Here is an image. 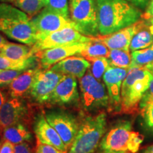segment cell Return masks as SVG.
Listing matches in <instances>:
<instances>
[{
    "mask_svg": "<svg viewBox=\"0 0 153 153\" xmlns=\"http://www.w3.org/2000/svg\"><path fill=\"white\" fill-rule=\"evenodd\" d=\"M80 99L77 79L75 76L63 75L50 97L48 104L54 106H70Z\"/></svg>",
    "mask_w": 153,
    "mask_h": 153,
    "instance_id": "13",
    "label": "cell"
},
{
    "mask_svg": "<svg viewBox=\"0 0 153 153\" xmlns=\"http://www.w3.org/2000/svg\"><path fill=\"white\" fill-rule=\"evenodd\" d=\"M142 118L143 129L151 135H153V103L149 104L140 110Z\"/></svg>",
    "mask_w": 153,
    "mask_h": 153,
    "instance_id": "29",
    "label": "cell"
},
{
    "mask_svg": "<svg viewBox=\"0 0 153 153\" xmlns=\"http://www.w3.org/2000/svg\"><path fill=\"white\" fill-rule=\"evenodd\" d=\"M6 99H6L4 94L3 93L2 91L0 90V109H1V106H2L4 103L5 102Z\"/></svg>",
    "mask_w": 153,
    "mask_h": 153,
    "instance_id": "40",
    "label": "cell"
},
{
    "mask_svg": "<svg viewBox=\"0 0 153 153\" xmlns=\"http://www.w3.org/2000/svg\"><path fill=\"white\" fill-rule=\"evenodd\" d=\"M0 55L14 60H24L34 56L31 46L8 42L0 51Z\"/></svg>",
    "mask_w": 153,
    "mask_h": 153,
    "instance_id": "21",
    "label": "cell"
},
{
    "mask_svg": "<svg viewBox=\"0 0 153 153\" xmlns=\"http://www.w3.org/2000/svg\"><path fill=\"white\" fill-rule=\"evenodd\" d=\"M45 8L70 17L68 0H43Z\"/></svg>",
    "mask_w": 153,
    "mask_h": 153,
    "instance_id": "30",
    "label": "cell"
},
{
    "mask_svg": "<svg viewBox=\"0 0 153 153\" xmlns=\"http://www.w3.org/2000/svg\"><path fill=\"white\" fill-rule=\"evenodd\" d=\"M99 153H101V152H99Z\"/></svg>",
    "mask_w": 153,
    "mask_h": 153,
    "instance_id": "44",
    "label": "cell"
},
{
    "mask_svg": "<svg viewBox=\"0 0 153 153\" xmlns=\"http://www.w3.org/2000/svg\"><path fill=\"white\" fill-rule=\"evenodd\" d=\"M90 67V62L85 57L72 55L56 63L50 69L63 75L73 76L80 79Z\"/></svg>",
    "mask_w": 153,
    "mask_h": 153,
    "instance_id": "18",
    "label": "cell"
},
{
    "mask_svg": "<svg viewBox=\"0 0 153 153\" xmlns=\"http://www.w3.org/2000/svg\"><path fill=\"white\" fill-rule=\"evenodd\" d=\"M33 131L37 137L38 143L51 145L61 151L68 152V147L54 128L48 122L44 112L39 113L36 116Z\"/></svg>",
    "mask_w": 153,
    "mask_h": 153,
    "instance_id": "15",
    "label": "cell"
},
{
    "mask_svg": "<svg viewBox=\"0 0 153 153\" xmlns=\"http://www.w3.org/2000/svg\"><path fill=\"white\" fill-rule=\"evenodd\" d=\"M110 49L99 40L97 37H93L87 43L85 48L82 51L80 55L87 60L97 57H107L109 56Z\"/></svg>",
    "mask_w": 153,
    "mask_h": 153,
    "instance_id": "22",
    "label": "cell"
},
{
    "mask_svg": "<svg viewBox=\"0 0 153 153\" xmlns=\"http://www.w3.org/2000/svg\"><path fill=\"white\" fill-rule=\"evenodd\" d=\"M145 24L141 28L132 38L130 44V50L133 51L146 48L153 44V33L150 27L147 28Z\"/></svg>",
    "mask_w": 153,
    "mask_h": 153,
    "instance_id": "23",
    "label": "cell"
},
{
    "mask_svg": "<svg viewBox=\"0 0 153 153\" xmlns=\"http://www.w3.org/2000/svg\"><path fill=\"white\" fill-rule=\"evenodd\" d=\"M27 112L26 103L21 98L11 97V98L6 99L0 109V131L22 122Z\"/></svg>",
    "mask_w": 153,
    "mask_h": 153,
    "instance_id": "16",
    "label": "cell"
},
{
    "mask_svg": "<svg viewBox=\"0 0 153 153\" xmlns=\"http://www.w3.org/2000/svg\"><path fill=\"white\" fill-rule=\"evenodd\" d=\"M69 9L74 28L86 36L100 35L97 0H70Z\"/></svg>",
    "mask_w": 153,
    "mask_h": 153,
    "instance_id": "6",
    "label": "cell"
},
{
    "mask_svg": "<svg viewBox=\"0 0 153 153\" xmlns=\"http://www.w3.org/2000/svg\"><path fill=\"white\" fill-rule=\"evenodd\" d=\"M37 57L36 55L24 60H14L8 57L0 55V70H27L28 69L36 67Z\"/></svg>",
    "mask_w": 153,
    "mask_h": 153,
    "instance_id": "24",
    "label": "cell"
},
{
    "mask_svg": "<svg viewBox=\"0 0 153 153\" xmlns=\"http://www.w3.org/2000/svg\"><path fill=\"white\" fill-rule=\"evenodd\" d=\"M145 23L146 22L143 21H138L131 26L118 30L115 33L105 36L99 35L97 38L110 50L120 49L129 51L132 38L141 28L146 24Z\"/></svg>",
    "mask_w": 153,
    "mask_h": 153,
    "instance_id": "17",
    "label": "cell"
},
{
    "mask_svg": "<svg viewBox=\"0 0 153 153\" xmlns=\"http://www.w3.org/2000/svg\"><path fill=\"white\" fill-rule=\"evenodd\" d=\"M92 38L93 37L84 36L74 28H65L38 40L31 46V51L33 54L36 55V53L44 50L72 43H86L90 41Z\"/></svg>",
    "mask_w": 153,
    "mask_h": 153,
    "instance_id": "10",
    "label": "cell"
},
{
    "mask_svg": "<svg viewBox=\"0 0 153 153\" xmlns=\"http://www.w3.org/2000/svg\"><path fill=\"white\" fill-rule=\"evenodd\" d=\"M40 69L41 68L28 69L15 78L9 85L11 97L21 98L28 93Z\"/></svg>",
    "mask_w": 153,
    "mask_h": 153,
    "instance_id": "19",
    "label": "cell"
},
{
    "mask_svg": "<svg viewBox=\"0 0 153 153\" xmlns=\"http://www.w3.org/2000/svg\"><path fill=\"white\" fill-rule=\"evenodd\" d=\"M127 153H131V152H127Z\"/></svg>",
    "mask_w": 153,
    "mask_h": 153,
    "instance_id": "43",
    "label": "cell"
},
{
    "mask_svg": "<svg viewBox=\"0 0 153 153\" xmlns=\"http://www.w3.org/2000/svg\"><path fill=\"white\" fill-rule=\"evenodd\" d=\"M31 22L36 30L38 41L62 28H74L70 17H66L45 7L32 17Z\"/></svg>",
    "mask_w": 153,
    "mask_h": 153,
    "instance_id": "9",
    "label": "cell"
},
{
    "mask_svg": "<svg viewBox=\"0 0 153 153\" xmlns=\"http://www.w3.org/2000/svg\"><path fill=\"white\" fill-rule=\"evenodd\" d=\"M144 136L133 129L128 120L118 122L101 139L99 148L101 153H137Z\"/></svg>",
    "mask_w": 153,
    "mask_h": 153,
    "instance_id": "3",
    "label": "cell"
},
{
    "mask_svg": "<svg viewBox=\"0 0 153 153\" xmlns=\"http://www.w3.org/2000/svg\"><path fill=\"white\" fill-rule=\"evenodd\" d=\"M0 32L11 40L30 46L38 41L31 18L7 3L0 4Z\"/></svg>",
    "mask_w": 153,
    "mask_h": 153,
    "instance_id": "2",
    "label": "cell"
},
{
    "mask_svg": "<svg viewBox=\"0 0 153 153\" xmlns=\"http://www.w3.org/2000/svg\"><path fill=\"white\" fill-rule=\"evenodd\" d=\"M128 71V69L109 66L103 76V81L106 85L109 99L108 108L109 111L120 113L121 87Z\"/></svg>",
    "mask_w": 153,
    "mask_h": 153,
    "instance_id": "12",
    "label": "cell"
},
{
    "mask_svg": "<svg viewBox=\"0 0 153 153\" xmlns=\"http://www.w3.org/2000/svg\"><path fill=\"white\" fill-rule=\"evenodd\" d=\"M143 18L148 22V24L153 25V0H151L146 12L143 14Z\"/></svg>",
    "mask_w": 153,
    "mask_h": 153,
    "instance_id": "36",
    "label": "cell"
},
{
    "mask_svg": "<svg viewBox=\"0 0 153 153\" xmlns=\"http://www.w3.org/2000/svg\"><path fill=\"white\" fill-rule=\"evenodd\" d=\"M7 43H8V41H7V39L0 33V51L2 49V48Z\"/></svg>",
    "mask_w": 153,
    "mask_h": 153,
    "instance_id": "38",
    "label": "cell"
},
{
    "mask_svg": "<svg viewBox=\"0 0 153 153\" xmlns=\"http://www.w3.org/2000/svg\"><path fill=\"white\" fill-rule=\"evenodd\" d=\"M99 33L111 34L138 22L140 11L126 0H97Z\"/></svg>",
    "mask_w": 153,
    "mask_h": 153,
    "instance_id": "1",
    "label": "cell"
},
{
    "mask_svg": "<svg viewBox=\"0 0 153 153\" xmlns=\"http://www.w3.org/2000/svg\"><path fill=\"white\" fill-rule=\"evenodd\" d=\"M152 79V74L144 68L128 69L121 87L120 113L134 114L138 111L140 101Z\"/></svg>",
    "mask_w": 153,
    "mask_h": 153,
    "instance_id": "4",
    "label": "cell"
},
{
    "mask_svg": "<svg viewBox=\"0 0 153 153\" xmlns=\"http://www.w3.org/2000/svg\"><path fill=\"white\" fill-rule=\"evenodd\" d=\"M48 122L54 128L68 150L75 138L79 123L70 113L60 109L44 112Z\"/></svg>",
    "mask_w": 153,
    "mask_h": 153,
    "instance_id": "8",
    "label": "cell"
},
{
    "mask_svg": "<svg viewBox=\"0 0 153 153\" xmlns=\"http://www.w3.org/2000/svg\"><path fill=\"white\" fill-rule=\"evenodd\" d=\"M0 1H7V2H11L12 3L14 0H0Z\"/></svg>",
    "mask_w": 153,
    "mask_h": 153,
    "instance_id": "41",
    "label": "cell"
},
{
    "mask_svg": "<svg viewBox=\"0 0 153 153\" xmlns=\"http://www.w3.org/2000/svg\"><path fill=\"white\" fill-rule=\"evenodd\" d=\"M62 76L63 74L50 68L45 70L40 69L28 91L30 98L38 104L48 103L51 94Z\"/></svg>",
    "mask_w": 153,
    "mask_h": 153,
    "instance_id": "11",
    "label": "cell"
},
{
    "mask_svg": "<svg viewBox=\"0 0 153 153\" xmlns=\"http://www.w3.org/2000/svg\"><path fill=\"white\" fill-rule=\"evenodd\" d=\"M1 138H0V146H1Z\"/></svg>",
    "mask_w": 153,
    "mask_h": 153,
    "instance_id": "42",
    "label": "cell"
},
{
    "mask_svg": "<svg viewBox=\"0 0 153 153\" xmlns=\"http://www.w3.org/2000/svg\"><path fill=\"white\" fill-rule=\"evenodd\" d=\"M151 103H153V79L140 101L139 111Z\"/></svg>",
    "mask_w": 153,
    "mask_h": 153,
    "instance_id": "32",
    "label": "cell"
},
{
    "mask_svg": "<svg viewBox=\"0 0 153 153\" xmlns=\"http://www.w3.org/2000/svg\"><path fill=\"white\" fill-rule=\"evenodd\" d=\"M14 146L15 145L10 141L4 140V142L1 143L0 146V153H15Z\"/></svg>",
    "mask_w": 153,
    "mask_h": 153,
    "instance_id": "34",
    "label": "cell"
},
{
    "mask_svg": "<svg viewBox=\"0 0 153 153\" xmlns=\"http://www.w3.org/2000/svg\"><path fill=\"white\" fill-rule=\"evenodd\" d=\"M126 1H129L136 7H141L143 9L145 8L149 2V0H126Z\"/></svg>",
    "mask_w": 153,
    "mask_h": 153,
    "instance_id": "37",
    "label": "cell"
},
{
    "mask_svg": "<svg viewBox=\"0 0 153 153\" xmlns=\"http://www.w3.org/2000/svg\"><path fill=\"white\" fill-rule=\"evenodd\" d=\"M91 63L89 68L92 75L99 81H101L106 70L110 65L109 61L107 57H97L87 60Z\"/></svg>",
    "mask_w": 153,
    "mask_h": 153,
    "instance_id": "28",
    "label": "cell"
},
{
    "mask_svg": "<svg viewBox=\"0 0 153 153\" xmlns=\"http://www.w3.org/2000/svg\"><path fill=\"white\" fill-rule=\"evenodd\" d=\"M153 62V44L146 48L133 51L130 68H143ZM129 68V69H130Z\"/></svg>",
    "mask_w": 153,
    "mask_h": 153,
    "instance_id": "25",
    "label": "cell"
},
{
    "mask_svg": "<svg viewBox=\"0 0 153 153\" xmlns=\"http://www.w3.org/2000/svg\"><path fill=\"white\" fill-rule=\"evenodd\" d=\"M106 131V114L101 111L84 118L67 153H94Z\"/></svg>",
    "mask_w": 153,
    "mask_h": 153,
    "instance_id": "5",
    "label": "cell"
},
{
    "mask_svg": "<svg viewBox=\"0 0 153 153\" xmlns=\"http://www.w3.org/2000/svg\"><path fill=\"white\" fill-rule=\"evenodd\" d=\"M88 42L77 43L55 47L41 51L36 53V56L39 61L40 68L49 69L55 64L72 55L80 54L85 48Z\"/></svg>",
    "mask_w": 153,
    "mask_h": 153,
    "instance_id": "14",
    "label": "cell"
},
{
    "mask_svg": "<svg viewBox=\"0 0 153 153\" xmlns=\"http://www.w3.org/2000/svg\"><path fill=\"white\" fill-rule=\"evenodd\" d=\"M1 132L4 140L10 141L14 145L30 142L32 140L29 129L22 122L9 126Z\"/></svg>",
    "mask_w": 153,
    "mask_h": 153,
    "instance_id": "20",
    "label": "cell"
},
{
    "mask_svg": "<svg viewBox=\"0 0 153 153\" xmlns=\"http://www.w3.org/2000/svg\"><path fill=\"white\" fill-rule=\"evenodd\" d=\"M81 104L87 111L108 108V94L104 83L92 75L90 70L79 79Z\"/></svg>",
    "mask_w": 153,
    "mask_h": 153,
    "instance_id": "7",
    "label": "cell"
},
{
    "mask_svg": "<svg viewBox=\"0 0 153 153\" xmlns=\"http://www.w3.org/2000/svg\"><path fill=\"white\" fill-rule=\"evenodd\" d=\"M15 153H32L29 145L27 143H22L20 144L15 145Z\"/></svg>",
    "mask_w": 153,
    "mask_h": 153,
    "instance_id": "35",
    "label": "cell"
},
{
    "mask_svg": "<svg viewBox=\"0 0 153 153\" xmlns=\"http://www.w3.org/2000/svg\"><path fill=\"white\" fill-rule=\"evenodd\" d=\"M108 59L111 66L128 70L131 66V54H130L129 51L120 49L110 50Z\"/></svg>",
    "mask_w": 153,
    "mask_h": 153,
    "instance_id": "26",
    "label": "cell"
},
{
    "mask_svg": "<svg viewBox=\"0 0 153 153\" xmlns=\"http://www.w3.org/2000/svg\"><path fill=\"white\" fill-rule=\"evenodd\" d=\"M36 153H67V152H63L51 145L38 143Z\"/></svg>",
    "mask_w": 153,
    "mask_h": 153,
    "instance_id": "33",
    "label": "cell"
},
{
    "mask_svg": "<svg viewBox=\"0 0 153 153\" xmlns=\"http://www.w3.org/2000/svg\"><path fill=\"white\" fill-rule=\"evenodd\" d=\"M140 153H153V145H149V146L145 148L141 151Z\"/></svg>",
    "mask_w": 153,
    "mask_h": 153,
    "instance_id": "39",
    "label": "cell"
},
{
    "mask_svg": "<svg viewBox=\"0 0 153 153\" xmlns=\"http://www.w3.org/2000/svg\"><path fill=\"white\" fill-rule=\"evenodd\" d=\"M26 70H0V87L9 85L15 78Z\"/></svg>",
    "mask_w": 153,
    "mask_h": 153,
    "instance_id": "31",
    "label": "cell"
},
{
    "mask_svg": "<svg viewBox=\"0 0 153 153\" xmlns=\"http://www.w3.org/2000/svg\"><path fill=\"white\" fill-rule=\"evenodd\" d=\"M12 4L30 18L35 16L45 7L43 0H14Z\"/></svg>",
    "mask_w": 153,
    "mask_h": 153,
    "instance_id": "27",
    "label": "cell"
}]
</instances>
